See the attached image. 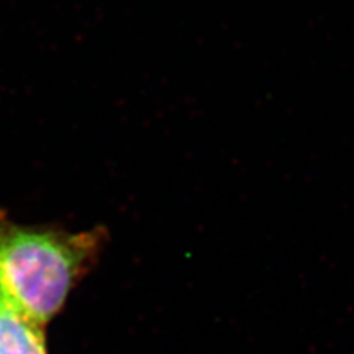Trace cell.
<instances>
[{"mask_svg":"<svg viewBox=\"0 0 354 354\" xmlns=\"http://www.w3.org/2000/svg\"><path fill=\"white\" fill-rule=\"evenodd\" d=\"M104 239L101 227L68 234L0 214V300L44 328L92 268Z\"/></svg>","mask_w":354,"mask_h":354,"instance_id":"1","label":"cell"},{"mask_svg":"<svg viewBox=\"0 0 354 354\" xmlns=\"http://www.w3.org/2000/svg\"><path fill=\"white\" fill-rule=\"evenodd\" d=\"M0 354H48L44 328L2 301Z\"/></svg>","mask_w":354,"mask_h":354,"instance_id":"2","label":"cell"},{"mask_svg":"<svg viewBox=\"0 0 354 354\" xmlns=\"http://www.w3.org/2000/svg\"><path fill=\"white\" fill-rule=\"evenodd\" d=\"M0 312H2V300H0Z\"/></svg>","mask_w":354,"mask_h":354,"instance_id":"3","label":"cell"}]
</instances>
